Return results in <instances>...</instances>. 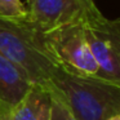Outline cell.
<instances>
[{"label": "cell", "mask_w": 120, "mask_h": 120, "mask_svg": "<svg viewBox=\"0 0 120 120\" xmlns=\"http://www.w3.org/2000/svg\"><path fill=\"white\" fill-rule=\"evenodd\" d=\"M9 120H50V96L41 85H34L12 110Z\"/></svg>", "instance_id": "cell-7"}, {"label": "cell", "mask_w": 120, "mask_h": 120, "mask_svg": "<svg viewBox=\"0 0 120 120\" xmlns=\"http://www.w3.org/2000/svg\"><path fill=\"white\" fill-rule=\"evenodd\" d=\"M85 36L98 65L96 78L120 85V18L110 19L93 7L83 19Z\"/></svg>", "instance_id": "cell-4"}, {"label": "cell", "mask_w": 120, "mask_h": 120, "mask_svg": "<svg viewBox=\"0 0 120 120\" xmlns=\"http://www.w3.org/2000/svg\"><path fill=\"white\" fill-rule=\"evenodd\" d=\"M106 120H120V114L114 115V116H110V117H107Z\"/></svg>", "instance_id": "cell-10"}, {"label": "cell", "mask_w": 120, "mask_h": 120, "mask_svg": "<svg viewBox=\"0 0 120 120\" xmlns=\"http://www.w3.org/2000/svg\"><path fill=\"white\" fill-rule=\"evenodd\" d=\"M66 105L75 120H106L120 114V85L96 78L60 70L47 86Z\"/></svg>", "instance_id": "cell-1"}, {"label": "cell", "mask_w": 120, "mask_h": 120, "mask_svg": "<svg viewBox=\"0 0 120 120\" xmlns=\"http://www.w3.org/2000/svg\"><path fill=\"white\" fill-rule=\"evenodd\" d=\"M0 54L17 66L32 84L47 86L60 66L43 41V34L22 18L0 16Z\"/></svg>", "instance_id": "cell-2"}, {"label": "cell", "mask_w": 120, "mask_h": 120, "mask_svg": "<svg viewBox=\"0 0 120 120\" xmlns=\"http://www.w3.org/2000/svg\"><path fill=\"white\" fill-rule=\"evenodd\" d=\"M0 16L5 18H25L27 8L21 0H0Z\"/></svg>", "instance_id": "cell-8"}, {"label": "cell", "mask_w": 120, "mask_h": 120, "mask_svg": "<svg viewBox=\"0 0 120 120\" xmlns=\"http://www.w3.org/2000/svg\"><path fill=\"white\" fill-rule=\"evenodd\" d=\"M50 120H75L66 105L54 94H50Z\"/></svg>", "instance_id": "cell-9"}, {"label": "cell", "mask_w": 120, "mask_h": 120, "mask_svg": "<svg viewBox=\"0 0 120 120\" xmlns=\"http://www.w3.org/2000/svg\"><path fill=\"white\" fill-rule=\"evenodd\" d=\"M96 7L94 0H34L22 18L40 34L84 19Z\"/></svg>", "instance_id": "cell-5"}, {"label": "cell", "mask_w": 120, "mask_h": 120, "mask_svg": "<svg viewBox=\"0 0 120 120\" xmlns=\"http://www.w3.org/2000/svg\"><path fill=\"white\" fill-rule=\"evenodd\" d=\"M43 41L62 70L80 76L98 75V65L89 48L83 21L45 32Z\"/></svg>", "instance_id": "cell-3"}, {"label": "cell", "mask_w": 120, "mask_h": 120, "mask_svg": "<svg viewBox=\"0 0 120 120\" xmlns=\"http://www.w3.org/2000/svg\"><path fill=\"white\" fill-rule=\"evenodd\" d=\"M32 1H34V0H26V3H27V7H29V5H31V3H32Z\"/></svg>", "instance_id": "cell-11"}, {"label": "cell", "mask_w": 120, "mask_h": 120, "mask_svg": "<svg viewBox=\"0 0 120 120\" xmlns=\"http://www.w3.org/2000/svg\"><path fill=\"white\" fill-rule=\"evenodd\" d=\"M32 85L14 63L0 54V120H9L12 110Z\"/></svg>", "instance_id": "cell-6"}]
</instances>
